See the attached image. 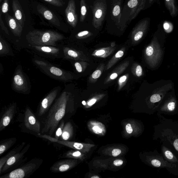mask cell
<instances>
[{"instance_id":"24","label":"cell","mask_w":178,"mask_h":178,"mask_svg":"<svg viewBox=\"0 0 178 178\" xmlns=\"http://www.w3.org/2000/svg\"><path fill=\"white\" fill-rule=\"evenodd\" d=\"M52 141L78 150H81L83 147V145L82 144L75 142L58 140L55 138L52 139Z\"/></svg>"},{"instance_id":"33","label":"cell","mask_w":178,"mask_h":178,"mask_svg":"<svg viewBox=\"0 0 178 178\" xmlns=\"http://www.w3.org/2000/svg\"><path fill=\"white\" fill-rule=\"evenodd\" d=\"M143 69L142 66L140 65L137 66L136 69V74L138 77H140L142 74Z\"/></svg>"},{"instance_id":"39","label":"cell","mask_w":178,"mask_h":178,"mask_svg":"<svg viewBox=\"0 0 178 178\" xmlns=\"http://www.w3.org/2000/svg\"><path fill=\"white\" fill-rule=\"evenodd\" d=\"M121 151L120 149H114L112 151V155L114 157L117 156L120 154Z\"/></svg>"},{"instance_id":"41","label":"cell","mask_w":178,"mask_h":178,"mask_svg":"<svg viewBox=\"0 0 178 178\" xmlns=\"http://www.w3.org/2000/svg\"><path fill=\"white\" fill-rule=\"evenodd\" d=\"M126 129L127 132L129 134H131L133 132V129L131 125L129 124L126 125Z\"/></svg>"},{"instance_id":"12","label":"cell","mask_w":178,"mask_h":178,"mask_svg":"<svg viewBox=\"0 0 178 178\" xmlns=\"http://www.w3.org/2000/svg\"><path fill=\"white\" fill-rule=\"evenodd\" d=\"M62 88L60 86L55 87L41 100L39 106L38 115L43 116L45 114L60 93Z\"/></svg>"},{"instance_id":"35","label":"cell","mask_w":178,"mask_h":178,"mask_svg":"<svg viewBox=\"0 0 178 178\" xmlns=\"http://www.w3.org/2000/svg\"><path fill=\"white\" fill-rule=\"evenodd\" d=\"M138 0H130L128 2V5L130 8H133L136 6L138 4Z\"/></svg>"},{"instance_id":"31","label":"cell","mask_w":178,"mask_h":178,"mask_svg":"<svg viewBox=\"0 0 178 178\" xmlns=\"http://www.w3.org/2000/svg\"><path fill=\"white\" fill-rule=\"evenodd\" d=\"M147 27L145 28L143 30L139 31L138 32L136 33L134 37V40L136 41H138L143 37L144 34V32L146 29Z\"/></svg>"},{"instance_id":"27","label":"cell","mask_w":178,"mask_h":178,"mask_svg":"<svg viewBox=\"0 0 178 178\" xmlns=\"http://www.w3.org/2000/svg\"><path fill=\"white\" fill-rule=\"evenodd\" d=\"M64 126H65V121L62 120L61 121L55 133V138L57 140H58L60 138L62 134Z\"/></svg>"},{"instance_id":"54","label":"cell","mask_w":178,"mask_h":178,"mask_svg":"<svg viewBox=\"0 0 178 178\" xmlns=\"http://www.w3.org/2000/svg\"><path fill=\"white\" fill-rule=\"evenodd\" d=\"M177 56H178V52H177Z\"/></svg>"},{"instance_id":"29","label":"cell","mask_w":178,"mask_h":178,"mask_svg":"<svg viewBox=\"0 0 178 178\" xmlns=\"http://www.w3.org/2000/svg\"><path fill=\"white\" fill-rule=\"evenodd\" d=\"M163 28L165 32L167 33L171 32L173 30L172 24L170 22L167 21L164 22Z\"/></svg>"},{"instance_id":"9","label":"cell","mask_w":178,"mask_h":178,"mask_svg":"<svg viewBox=\"0 0 178 178\" xmlns=\"http://www.w3.org/2000/svg\"><path fill=\"white\" fill-rule=\"evenodd\" d=\"M157 114L175 115L178 113V100L174 88L169 92L163 97L159 107Z\"/></svg>"},{"instance_id":"18","label":"cell","mask_w":178,"mask_h":178,"mask_svg":"<svg viewBox=\"0 0 178 178\" xmlns=\"http://www.w3.org/2000/svg\"><path fill=\"white\" fill-rule=\"evenodd\" d=\"M65 15L68 23L73 27L76 26L77 18L75 12V5L74 0H70L65 10Z\"/></svg>"},{"instance_id":"37","label":"cell","mask_w":178,"mask_h":178,"mask_svg":"<svg viewBox=\"0 0 178 178\" xmlns=\"http://www.w3.org/2000/svg\"><path fill=\"white\" fill-rule=\"evenodd\" d=\"M93 131L94 133L96 134H99L102 133V129L101 127L97 126V125H95L92 128Z\"/></svg>"},{"instance_id":"49","label":"cell","mask_w":178,"mask_h":178,"mask_svg":"<svg viewBox=\"0 0 178 178\" xmlns=\"http://www.w3.org/2000/svg\"><path fill=\"white\" fill-rule=\"evenodd\" d=\"M126 79L127 77L126 76H122L119 79V82L121 83H123L126 80Z\"/></svg>"},{"instance_id":"46","label":"cell","mask_w":178,"mask_h":178,"mask_svg":"<svg viewBox=\"0 0 178 178\" xmlns=\"http://www.w3.org/2000/svg\"><path fill=\"white\" fill-rule=\"evenodd\" d=\"M105 51L104 50H100L96 53V55L97 56L101 55L105 53Z\"/></svg>"},{"instance_id":"48","label":"cell","mask_w":178,"mask_h":178,"mask_svg":"<svg viewBox=\"0 0 178 178\" xmlns=\"http://www.w3.org/2000/svg\"><path fill=\"white\" fill-rule=\"evenodd\" d=\"M118 74L116 73H113L112 74H111L110 76V78L111 79H114L117 78L118 77Z\"/></svg>"},{"instance_id":"22","label":"cell","mask_w":178,"mask_h":178,"mask_svg":"<svg viewBox=\"0 0 178 178\" xmlns=\"http://www.w3.org/2000/svg\"><path fill=\"white\" fill-rule=\"evenodd\" d=\"M25 144H26V143L23 142L20 145H19V146H16L15 148L11 150L7 154L5 155L4 157L1 158V159H0V171H1L5 163H6L7 161L9 159L16 154L17 153L23 149Z\"/></svg>"},{"instance_id":"50","label":"cell","mask_w":178,"mask_h":178,"mask_svg":"<svg viewBox=\"0 0 178 178\" xmlns=\"http://www.w3.org/2000/svg\"><path fill=\"white\" fill-rule=\"evenodd\" d=\"M0 72H1V74H2L3 73V66L2 65V64L1 63V65H0Z\"/></svg>"},{"instance_id":"43","label":"cell","mask_w":178,"mask_h":178,"mask_svg":"<svg viewBox=\"0 0 178 178\" xmlns=\"http://www.w3.org/2000/svg\"><path fill=\"white\" fill-rule=\"evenodd\" d=\"M88 33L89 32L88 31H85L80 32L78 33L77 36L78 37H82L83 36L87 35Z\"/></svg>"},{"instance_id":"44","label":"cell","mask_w":178,"mask_h":178,"mask_svg":"<svg viewBox=\"0 0 178 178\" xmlns=\"http://www.w3.org/2000/svg\"><path fill=\"white\" fill-rule=\"evenodd\" d=\"M86 12H87V10H86V8L85 6H83L81 8V15L83 16H85L86 14Z\"/></svg>"},{"instance_id":"45","label":"cell","mask_w":178,"mask_h":178,"mask_svg":"<svg viewBox=\"0 0 178 178\" xmlns=\"http://www.w3.org/2000/svg\"><path fill=\"white\" fill-rule=\"evenodd\" d=\"M124 54V53L122 51H119L115 55V57L116 58H119L122 57Z\"/></svg>"},{"instance_id":"3","label":"cell","mask_w":178,"mask_h":178,"mask_svg":"<svg viewBox=\"0 0 178 178\" xmlns=\"http://www.w3.org/2000/svg\"><path fill=\"white\" fill-rule=\"evenodd\" d=\"M165 32L162 28H159L145 51L146 62L152 70H157L163 62L165 49Z\"/></svg>"},{"instance_id":"28","label":"cell","mask_w":178,"mask_h":178,"mask_svg":"<svg viewBox=\"0 0 178 178\" xmlns=\"http://www.w3.org/2000/svg\"><path fill=\"white\" fill-rule=\"evenodd\" d=\"M44 1L57 7L63 6L64 4L62 0H44Z\"/></svg>"},{"instance_id":"36","label":"cell","mask_w":178,"mask_h":178,"mask_svg":"<svg viewBox=\"0 0 178 178\" xmlns=\"http://www.w3.org/2000/svg\"><path fill=\"white\" fill-rule=\"evenodd\" d=\"M121 12V8L119 6L116 5L114 8L113 11V14L114 16H118Z\"/></svg>"},{"instance_id":"4","label":"cell","mask_w":178,"mask_h":178,"mask_svg":"<svg viewBox=\"0 0 178 178\" xmlns=\"http://www.w3.org/2000/svg\"><path fill=\"white\" fill-rule=\"evenodd\" d=\"M23 48L28 45L57 46L66 40L65 36L60 33L52 30H34L28 32L25 36Z\"/></svg>"},{"instance_id":"20","label":"cell","mask_w":178,"mask_h":178,"mask_svg":"<svg viewBox=\"0 0 178 178\" xmlns=\"http://www.w3.org/2000/svg\"><path fill=\"white\" fill-rule=\"evenodd\" d=\"M12 8L14 17L23 27L25 21V17L23 9L18 0H13Z\"/></svg>"},{"instance_id":"13","label":"cell","mask_w":178,"mask_h":178,"mask_svg":"<svg viewBox=\"0 0 178 178\" xmlns=\"http://www.w3.org/2000/svg\"><path fill=\"white\" fill-rule=\"evenodd\" d=\"M24 123L27 129L32 131L40 134V124L34 114L29 107H27L25 111Z\"/></svg>"},{"instance_id":"21","label":"cell","mask_w":178,"mask_h":178,"mask_svg":"<svg viewBox=\"0 0 178 178\" xmlns=\"http://www.w3.org/2000/svg\"><path fill=\"white\" fill-rule=\"evenodd\" d=\"M15 55L9 43L1 36L0 37V56L14 57Z\"/></svg>"},{"instance_id":"30","label":"cell","mask_w":178,"mask_h":178,"mask_svg":"<svg viewBox=\"0 0 178 178\" xmlns=\"http://www.w3.org/2000/svg\"><path fill=\"white\" fill-rule=\"evenodd\" d=\"M1 11L3 13H7L9 10V1L8 0H4L1 7Z\"/></svg>"},{"instance_id":"47","label":"cell","mask_w":178,"mask_h":178,"mask_svg":"<svg viewBox=\"0 0 178 178\" xmlns=\"http://www.w3.org/2000/svg\"><path fill=\"white\" fill-rule=\"evenodd\" d=\"M96 101V100L95 99H93L91 100L90 102L88 103V105L90 106H91L93 105L94 104H95Z\"/></svg>"},{"instance_id":"25","label":"cell","mask_w":178,"mask_h":178,"mask_svg":"<svg viewBox=\"0 0 178 178\" xmlns=\"http://www.w3.org/2000/svg\"><path fill=\"white\" fill-rule=\"evenodd\" d=\"M167 9L172 17H176L178 14V7L175 0H165Z\"/></svg>"},{"instance_id":"51","label":"cell","mask_w":178,"mask_h":178,"mask_svg":"<svg viewBox=\"0 0 178 178\" xmlns=\"http://www.w3.org/2000/svg\"><path fill=\"white\" fill-rule=\"evenodd\" d=\"M91 178H99V177L97 176H95L91 177Z\"/></svg>"},{"instance_id":"1","label":"cell","mask_w":178,"mask_h":178,"mask_svg":"<svg viewBox=\"0 0 178 178\" xmlns=\"http://www.w3.org/2000/svg\"><path fill=\"white\" fill-rule=\"evenodd\" d=\"M71 92L69 85H65V88L61 91L50 108L42 133H48L49 136L53 134L65 115L67 107L71 99Z\"/></svg>"},{"instance_id":"42","label":"cell","mask_w":178,"mask_h":178,"mask_svg":"<svg viewBox=\"0 0 178 178\" xmlns=\"http://www.w3.org/2000/svg\"><path fill=\"white\" fill-rule=\"evenodd\" d=\"M102 15V11L100 9L97 10L95 14V17L97 19L101 17Z\"/></svg>"},{"instance_id":"40","label":"cell","mask_w":178,"mask_h":178,"mask_svg":"<svg viewBox=\"0 0 178 178\" xmlns=\"http://www.w3.org/2000/svg\"><path fill=\"white\" fill-rule=\"evenodd\" d=\"M123 163V161L121 159H117L114 161L113 164L117 166H119L122 165Z\"/></svg>"},{"instance_id":"53","label":"cell","mask_w":178,"mask_h":178,"mask_svg":"<svg viewBox=\"0 0 178 178\" xmlns=\"http://www.w3.org/2000/svg\"><path fill=\"white\" fill-rule=\"evenodd\" d=\"M2 1V0H0V2H1Z\"/></svg>"},{"instance_id":"19","label":"cell","mask_w":178,"mask_h":178,"mask_svg":"<svg viewBox=\"0 0 178 178\" xmlns=\"http://www.w3.org/2000/svg\"><path fill=\"white\" fill-rule=\"evenodd\" d=\"M161 154L168 162L178 167V155L176 152L162 143L161 146Z\"/></svg>"},{"instance_id":"15","label":"cell","mask_w":178,"mask_h":178,"mask_svg":"<svg viewBox=\"0 0 178 178\" xmlns=\"http://www.w3.org/2000/svg\"><path fill=\"white\" fill-rule=\"evenodd\" d=\"M37 9L38 13L53 26L57 27H60L61 24L59 19L51 11L40 5L37 6Z\"/></svg>"},{"instance_id":"2","label":"cell","mask_w":178,"mask_h":178,"mask_svg":"<svg viewBox=\"0 0 178 178\" xmlns=\"http://www.w3.org/2000/svg\"><path fill=\"white\" fill-rule=\"evenodd\" d=\"M159 123L155 125L153 140L159 139L161 142L168 146L178 155V122L167 119L157 114Z\"/></svg>"},{"instance_id":"11","label":"cell","mask_w":178,"mask_h":178,"mask_svg":"<svg viewBox=\"0 0 178 178\" xmlns=\"http://www.w3.org/2000/svg\"><path fill=\"white\" fill-rule=\"evenodd\" d=\"M30 146L29 144H27L20 151L17 153L9 158L0 171V174L14 170L17 167L18 168L20 164L26 161V160L23 159V158Z\"/></svg>"},{"instance_id":"17","label":"cell","mask_w":178,"mask_h":178,"mask_svg":"<svg viewBox=\"0 0 178 178\" xmlns=\"http://www.w3.org/2000/svg\"><path fill=\"white\" fill-rule=\"evenodd\" d=\"M74 165V161L71 160H60L55 163L52 166L50 171L55 172H65L70 169Z\"/></svg>"},{"instance_id":"14","label":"cell","mask_w":178,"mask_h":178,"mask_svg":"<svg viewBox=\"0 0 178 178\" xmlns=\"http://www.w3.org/2000/svg\"><path fill=\"white\" fill-rule=\"evenodd\" d=\"M5 17L8 26L13 35L16 37L20 38L23 32V27L16 20L15 17L7 14Z\"/></svg>"},{"instance_id":"5","label":"cell","mask_w":178,"mask_h":178,"mask_svg":"<svg viewBox=\"0 0 178 178\" xmlns=\"http://www.w3.org/2000/svg\"><path fill=\"white\" fill-rule=\"evenodd\" d=\"M32 61L33 64L44 74L51 78L64 83L73 79V74L55 65L37 55H35Z\"/></svg>"},{"instance_id":"10","label":"cell","mask_w":178,"mask_h":178,"mask_svg":"<svg viewBox=\"0 0 178 178\" xmlns=\"http://www.w3.org/2000/svg\"><path fill=\"white\" fill-rule=\"evenodd\" d=\"M148 162L149 165L153 167L165 168L170 173L178 176V167L168 162L157 150L149 153Z\"/></svg>"},{"instance_id":"52","label":"cell","mask_w":178,"mask_h":178,"mask_svg":"<svg viewBox=\"0 0 178 178\" xmlns=\"http://www.w3.org/2000/svg\"><path fill=\"white\" fill-rule=\"evenodd\" d=\"M82 103V104L83 105H85L86 104V102L85 101H83Z\"/></svg>"},{"instance_id":"6","label":"cell","mask_w":178,"mask_h":178,"mask_svg":"<svg viewBox=\"0 0 178 178\" xmlns=\"http://www.w3.org/2000/svg\"><path fill=\"white\" fill-rule=\"evenodd\" d=\"M31 84L28 77L23 70L21 65L16 68L13 75L12 88L17 93L28 95L30 93Z\"/></svg>"},{"instance_id":"23","label":"cell","mask_w":178,"mask_h":178,"mask_svg":"<svg viewBox=\"0 0 178 178\" xmlns=\"http://www.w3.org/2000/svg\"><path fill=\"white\" fill-rule=\"evenodd\" d=\"M15 138H11L1 142L0 144V155H2L11 148L16 141Z\"/></svg>"},{"instance_id":"38","label":"cell","mask_w":178,"mask_h":178,"mask_svg":"<svg viewBox=\"0 0 178 178\" xmlns=\"http://www.w3.org/2000/svg\"><path fill=\"white\" fill-rule=\"evenodd\" d=\"M101 71L98 70L93 72L92 74V77L95 79L98 78L101 76Z\"/></svg>"},{"instance_id":"32","label":"cell","mask_w":178,"mask_h":178,"mask_svg":"<svg viewBox=\"0 0 178 178\" xmlns=\"http://www.w3.org/2000/svg\"><path fill=\"white\" fill-rule=\"evenodd\" d=\"M0 26H1L2 30L5 32V34L8 36L9 35V31L6 27H5L4 22L2 19L1 12V15H0Z\"/></svg>"},{"instance_id":"8","label":"cell","mask_w":178,"mask_h":178,"mask_svg":"<svg viewBox=\"0 0 178 178\" xmlns=\"http://www.w3.org/2000/svg\"><path fill=\"white\" fill-rule=\"evenodd\" d=\"M62 44L57 46L28 45L25 48L39 57L52 59H64Z\"/></svg>"},{"instance_id":"7","label":"cell","mask_w":178,"mask_h":178,"mask_svg":"<svg viewBox=\"0 0 178 178\" xmlns=\"http://www.w3.org/2000/svg\"><path fill=\"white\" fill-rule=\"evenodd\" d=\"M43 160L33 159L22 167L15 169L6 174L2 175L0 178H24L29 177L40 167Z\"/></svg>"},{"instance_id":"16","label":"cell","mask_w":178,"mask_h":178,"mask_svg":"<svg viewBox=\"0 0 178 178\" xmlns=\"http://www.w3.org/2000/svg\"><path fill=\"white\" fill-rule=\"evenodd\" d=\"M16 107V103H13L5 111L0 121V131L4 130L10 123L15 113Z\"/></svg>"},{"instance_id":"26","label":"cell","mask_w":178,"mask_h":178,"mask_svg":"<svg viewBox=\"0 0 178 178\" xmlns=\"http://www.w3.org/2000/svg\"><path fill=\"white\" fill-rule=\"evenodd\" d=\"M72 133V127L70 122H68L64 126L60 140L67 141L70 139Z\"/></svg>"},{"instance_id":"34","label":"cell","mask_w":178,"mask_h":178,"mask_svg":"<svg viewBox=\"0 0 178 178\" xmlns=\"http://www.w3.org/2000/svg\"><path fill=\"white\" fill-rule=\"evenodd\" d=\"M74 66L76 70L79 73L82 72L83 71L82 67L79 62H76L74 64Z\"/></svg>"}]
</instances>
